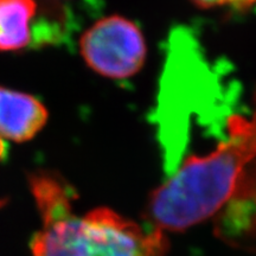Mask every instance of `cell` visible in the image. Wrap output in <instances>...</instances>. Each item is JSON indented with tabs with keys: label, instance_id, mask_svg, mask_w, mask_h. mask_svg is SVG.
I'll list each match as a JSON object with an SVG mask.
<instances>
[{
	"label": "cell",
	"instance_id": "cell-1",
	"mask_svg": "<svg viewBox=\"0 0 256 256\" xmlns=\"http://www.w3.org/2000/svg\"><path fill=\"white\" fill-rule=\"evenodd\" d=\"M256 162V96L248 118H230L228 136L206 156H192L150 194L145 216L153 228L180 232L214 218Z\"/></svg>",
	"mask_w": 256,
	"mask_h": 256
},
{
	"label": "cell",
	"instance_id": "cell-3",
	"mask_svg": "<svg viewBox=\"0 0 256 256\" xmlns=\"http://www.w3.org/2000/svg\"><path fill=\"white\" fill-rule=\"evenodd\" d=\"M80 51L96 74L124 80L136 75L144 68L147 44L134 22L112 14L96 22L82 34Z\"/></svg>",
	"mask_w": 256,
	"mask_h": 256
},
{
	"label": "cell",
	"instance_id": "cell-6",
	"mask_svg": "<svg viewBox=\"0 0 256 256\" xmlns=\"http://www.w3.org/2000/svg\"><path fill=\"white\" fill-rule=\"evenodd\" d=\"M36 14V0H0V50H20L31 43Z\"/></svg>",
	"mask_w": 256,
	"mask_h": 256
},
{
	"label": "cell",
	"instance_id": "cell-4",
	"mask_svg": "<svg viewBox=\"0 0 256 256\" xmlns=\"http://www.w3.org/2000/svg\"><path fill=\"white\" fill-rule=\"evenodd\" d=\"M214 218L217 238L229 247L256 254V162Z\"/></svg>",
	"mask_w": 256,
	"mask_h": 256
},
{
	"label": "cell",
	"instance_id": "cell-2",
	"mask_svg": "<svg viewBox=\"0 0 256 256\" xmlns=\"http://www.w3.org/2000/svg\"><path fill=\"white\" fill-rule=\"evenodd\" d=\"M43 226L31 241L34 256H166V232L140 224L108 208L87 215L72 212V190L55 174L30 177Z\"/></svg>",
	"mask_w": 256,
	"mask_h": 256
},
{
	"label": "cell",
	"instance_id": "cell-7",
	"mask_svg": "<svg viewBox=\"0 0 256 256\" xmlns=\"http://www.w3.org/2000/svg\"><path fill=\"white\" fill-rule=\"evenodd\" d=\"M197 8L210 10L216 8H230L236 11L249 10L256 5V0H190Z\"/></svg>",
	"mask_w": 256,
	"mask_h": 256
},
{
	"label": "cell",
	"instance_id": "cell-5",
	"mask_svg": "<svg viewBox=\"0 0 256 256\" xmlns=\"http://www.w3.org/2000/svg\"><path fill=\"white\" fill-rule=\"evenodd\" d=\"M48 110L34 96L0 87V138L28 142L46 126Z\"/></svg>",
	"mask_w": 256,
	"mask_h": 256
},
{
	"label": "cell",
	"instance_id": "cell-8",
	"mask_svg": "<svg viewBox=\"0 0 256 256\" xmlns=\"http://www.w3.org/2000/svg\"><path fill=\"white\" fill-rule=\"evenodd\" d=\"M5 153H6V146H5V144H4V140H2V138H0V160L4 158Z\"/></svg>",
	"mask_w": 256,
	"mask_h": 256
}]
</instances>
